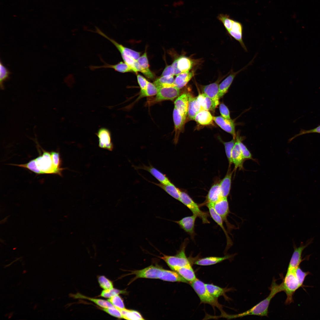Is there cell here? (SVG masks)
<instances>
[{
    "label": "cell",
    "instance_id": "cell-1",
    "mask_svg": "<svg viewBox=\"0 0 320 320\" xmlns=\"http://www.w3.org/2000/svg\"><path fill=\"white\" fill-rule=\"evenodd\" d=\"M269 289L270 292L266 298L249 310L239 314L231 316L230 318L242 317L249 315L268 317V307L272 298L277 293L283 291L281 283L279 284H277L275 279H273Z\"/></svg>",
    "mask_w": 320,
    "mask_h": 320
},
{
    "label": "cell",
    "instance_id": "cell-2",
    "mask_svg": "<svg viewBox=\"0 0 320 320\" xmlns=\"http://www.w3.org/2000/svg\"><path fill=\"white\" fill-rule=\"evenodd\" d=\"M188 240V239L184 240L181 244L180 249L175 255H168L162 254L163 256L159 257L164 260L171 269L176 267H184L190 264V261L185 253V249Z\"/></svg>",
    "mask_w": 320,
    "mask_h": 320
},
{
    "label": "cell",
    "instance_id": "cell-3",
    "mask_svg": "<svg viewBox=\"0 0 320 320\" xmlns=\"http://www.w3.org/2000/svg\"><path fill=\"white\" fill-rule=\"evenodd\" d=\"M189 284L197 295L201 303L208 304L222 310V306L218 303L217 298L210 293L205 287V284L197 279Z\"/></svg>",
    "mask_w": 320,
    "mask_h": 320
},
{
    "label": "cell",
    "instance_id": "cell-4",
    "mask_svg": "<svg viewBox=\"0 0 320 320\" xmlns=\"http://www.w3.org/2000/svg\"><path fill=\"white\" fill-rule=\"evenodd\" d=\"M295 270H287L286 274L281 283L283 291L287 295L285 304H289L293 301V295L295 292L300 287L295 273Z\"/></svg>",
    "mask_w": 320,
    "mask_h": 320
},
{
    "label": "cell",
    "instance_id": "cell-5",
    "mask_svg": "<svg viewBox=\"0 0 320 320\" xmlns=\"http://www.w3.org/2000/svg\"><path fill=\"white\" fill-rule=\"evenodd\" d=\"M37 168L41 174H56L62 176L65 169L56 168L54 165L50 152L43 151L42 154L35 159Z\"/></svg>",
    "mask_w": 320,
    "mask_h": 320
},
{
    "label": "cell",
    "instance_id": "cell-6",
    "mask_svg": "<svg viewBox=\"0 0 320 320\" xmlns=\"http://www.w3.org/2000/svg\"><path fill=\"white\" fill-rule=\"evenodd\" d=\"M192 212L193 215L199 217L204 224L209 223L208 218L209 214L207 212L202 211L199 206L186 193L180 191L179 200Z\"/></svg>",
    "mask_w": 320,
    "mask_h": 320
},
{
    "label": "cell",
    "instance_id": "cell-7",
    "mask_svg": "<svg viewBox=\"0 0 320 320\" xmlns=\"http://www.w3.org/2000/svg\"><path fill=\"white\" fill-rule=\"evenodd\" d=\"M157 89V92L153 99V103L166 100L173 101L180 95V89L175 84L163 86Z\"/></svg>",
    "mask_w": 320,
    "mask_h": 320
},
{
    "label": "cell",
    "instance_id": "cell-8",
    "mask_svg": "<svg viewBox=\"0 0 320 320\" xmlns=\"http://www.w3.org/2000/svg\"><path fill=\"white\" fill-rule=\"evenodd\" d=\"M313 240L312 238H311L305 244L301 242L299 247H297L295 244L293 243L294 252L289 262L287 270H295L301 262L305 259V258L304 259L302 258V252L305 249L312 243Z\"/></svg>",
    "mask_w": 320,
    "mask_h": 320
},
{
    "label": "cell",
    "instance_id": "cell-9",
    "mask_svg": "<svg viewBox=\"0 0 320 320\" xmlns=\"http://www.w3.org/2000/svg\"><path fill=\"white\" fill-rule=\"evenodd\" d=\"M213 207L215 212L225 222L228 228L230 229L234 228V226L231 225L227 220V217L230 212L227 197H221L214 204Z\"/></svg>",
    "mask_w": 320,
    "mask_h": 320
},
{
    "label": "cell",
    "instance_id": "cell-10",
    "mask_svg": "<svg viewBox=\"0 0 320 320\" xmlns=\"http://www.w3.org/2000/svg\"><path fill=\"white\" fill-rule=\"evenodd\" d=\"M95 31H93V32L97 33L109 41L115 46L120 53L121 55L127 56L136 60H137L140 57V52L124 47L122 44L119 43L114 39L109 37L97 27H95Z\"/></svg>",
    "mask_w": 320,
    "mask_h": 320
},
{
    "label": "cell",
    "instance_id": "cell-11",
    "mask_svg": "<svg viewBox=\"0 0 320 320\" xmlns=\"http://www.w3.org/2000/svg\"><path fill=\"white\" fill-rule=\"evenodd\" d=\"M162 269L159 266L151 265L142 270L132 271L130 274L135 275L134 280L139 278L156 279Z\"/></svg>",
    "mask_w": 320,
    "mask_h": 320
},
{
    "label": "cell",
    "instance_id": "cell-12",
    "mask_svg": "<svg viewBox=\"0 0 320 320\" xmlns=\"http://www.w3.org/2000/svg\"><path fill=\"white\" fill-rule=\"evenodd\" d=\"M96 135L98 138V146L100 148L110 151H113L114 146L112 141L111 134L108 129L105 128H100Z\"/></svg>",
    "mask_w": 320,
    "mask_h": 320
},
{
    "label": "cell",
    "instance_id": "cell-13",
    "mask_svg": "<svg viewBox=\"0 0 320 320\" xmlns=\"http://www.w3.org/2000/svg\"><path fill=\"white\" fill-rule=\"evenodd\" d=\"M197 217L193 215L185 217L178 221L173 222L177 224L185 232L188 233L192 239H194L196 235L195 232V222Z\"/></svg>",
    "mask_w": 320,
    "mask_h": 320
},
{
    "label": "cell",
    "instance_id": "cell-14",
    "mask_svg": "<svg viewBox=\"0 0 320 320\" xmlns=\"http://www.w3.org/2000/svg\"><path fill=\"white\" fill-rule=\"evenodd\" d=\"M213 120L222 129L231 134L235 138V124L234 121L231 119H228L221 116H213Z\"/></svg>",
    "mask_w": 320,
    "mask_h": 320
},
{
    "label": "cell",
    "instance_id": "cell-15",
    "mask_svg": "<svg viewBox=\"0 0 320 320\" xmlns=\"http://www.w3.org/2000/svg\"><path fill=\"white\" fill-rule=\"evenodd\" d=\"M255 57L245 66L236 72L232 71L230 74L219 85V94L220 98L222 97L228 91L234 78L240 72L244 70L251 65Z\"/></svg>",
    "mask_w": 320,
    "mask_h": 320
},
{
    "label": "cell",
    "instance_id": "cell-16",
    "mask_svg": "<svg viewBox=\"0 0 320 320\" xmlns=\"http://www.w3.org/2000/svg\"><path fill=\"white\" fill-rule=\"evenodd\" d=\"M173 117L175 131L174 141L176 144L177 142L180 133L183 128L186 117L181 114L176 108H174Z\"/></svg>",
    "mask_w": 320,
    "mask_h": 320
},
{
    "label": "cell",
    "instance_id": "cell-17",
    "mask_svg": "<svg viewBox=\"0 0 320 320\" xmlns=\"http://www.w3.org/2000/svg\"><path fill=\"white\" fill-rule=\"evenodd\" d=\"M227 32L231 36L239 43L245 51L247 52L243 41V27L241 23L234 20L231 28Z\"/></svg>",
    "mask_w": 320,
    "mask_h": 320
},
{
    "label": "cell",
    "instance_id": "cell-18",
    "mask_svg": "<svg viewBox=\"0 0 320 320\" xmlns=\"http://www.w3.org/2000/svg\"><path fill=\"white\" fill-rule=\"evenodd\" d=\"M190 94L184 93L179 95L174 101V108L182 115L187 117Z\"/></svg>",
    "mask_w": 320,
    "mask_h": 320
},
{
    "label": "cell",
    "instance_id": "cell-19",
    "mask_svg": "<svg viewBox=\"0 0 320 320\" xmlns=\"http://www.w3.org/2000/svg\"><path fill=\"white\" fill-rule=\"evenodd\" d=\"M236 142L231 153L232 163L234 165L235 169L239 168L240 170H242L244 169L243 164L245 160L242 156L236 136Z\"/></svg>",
    "mask_w": 320,
    "mask_h": 320
},
{
    "label": "cell",
    "instance_id": "cell-20",
    "mask_svg": "<svg viewBox=\"0 0 320 320\" xmlns=\"http://www.w3.org/2000/svg\"><path fill=\"white\" fill-rule=\"evenodd\" d=\"M158 279L166 281L189 283L176 271L163 269L159 273Z\"/></svg>",
    "mask_w": 320,
    "mask_h": 320
},
{
    "label": "cell",
    "instance_id": "cell-21",
    "mask_svg": "<svg viewBox=\"0 0 320 320\" xmlns=\"http://www.w3.org/2000/svg\"><path fill=\"white\" fill-rule=\"evenodd\" d=\"M218 81L203 86L202 90L203 93L205 94L215 103L217 106L219 104L220 98L219 94Z\"/></svg>",
    "mask_w": 320,
    "mask_h": 320
},
{
    "label": "cell",
    "instance_id": "cell-22",
    "mask_svg": "<svg viewBox=\"0 0 320 320\" xmlns=\"http://www.w3.org/2000/svg\"><path fill=\"white\" fill-rule=\"evenodd\" d=\"M136 169H142L149 172L161 184H167L171 182L167 176L151 165L147 166L143 165L135 167Z\"/></svg>",
    "mask_w": 320,
    "mask_h": 320
},
{
    "label": "cell",
    "instance_id": "cell-23",
    "mask_svg": "<svg viewBox=\"0 0 320 320\" xmlns=\"http://www.w3.org/2000/svg\"><path fill=\"white\" fill-rule=\"evenodd\" d=\"M103 61L104 63V65L100 66H90V69L94 70L100 68H111L113 69L116 71L121 73L134 72L132 68L124 62L121 61L116 64L111 65L105 63Z\"/></svg>",
    "mask_w": 320,
    "mask_h": 320
},
{
    "label": "cell",
    "instance_id": "cell-24",
    "mask_svg": "<svg viewBox=\"0 0 320 320\" xmlns=\"http://www.w3.org/2000/svg\"><path fill=\"white\" fill-rule=\"evenodd\" d=\"M206 206L208 208L210 215L212 218L220 226L224 233L227 239V248L231 247L232 244V242L223 225V220L221 217L215 211L213 207V205L208 204Z\"/></svg>",
    "mask_w": 320,
    "mask_h": 320
},
{
    "label": "cell",
    "instance_id": "cell-25",
    "mask_svg": "<svg viewBox=\"0 0 320 320\" xmlns=\"http://www.w3.org/2000/svg\"><path fill=\"white\" fill-rule=\"evenodd\" d=\"M172 270L177 272L189 283L197 279L191 264L183 267L175 268Z\"/></svg>",
    "mask_w": 320,
    "mask_h": 320
},
{
    "label": "cell",
    "instance_id": "cell-26",
    "mask_svg": "<svg viewBox=\"0 0 320 320\" xmlns=\"http://www.w3.org/2000/svg\"><path fill=\"white\" fill-rule=\"evenodd\" d=\"M233 256V255H227L223 257H208L201 258L196 260L194 263L195 264L202 266L210 265L221 262L225 260L230 259Z\"/></svg>",
    "mask_w": 320,
    "mask_h": 320
},
{
    "label": "cell",
    "instance_id": "cell-27",
    "mask_svg": "<svg viewBox=\"0 0 320 320\" xmlns=\"http://www.w3.org/2000/svg\"><path fill=\"white\" fill-rule=\"evenodd\" d=\"M137 61L140 66L139 71L142 73L149 79H153L154 76L149 69V65L146 51L139 58Z\"/></svg>",
    "mask_w": 320,
    "mask_h": 320
},
{
    "label": "cell",
    "instance_id": "cell-28",
    "mask_svg": "<svg viewBox=\"0 0 320 320\" xmlns=\"http://www.w3.org/2000/svg\"><path fill=\"white\" fill-rule=\"evenodd\" d=\"M233 172L229 171L219 183L221 197H227L229 195L231 186Z\"/></svg>",
    "mask_w": 320,
    "mask_h": 320
},
{
    "label": "cell",
    "instance_id": "cell-29",
    "mask_svg": "<svg viewBox=\"0 0 320 320\" xmlns=\"http://www.w3.org/2000/svg\"><path fill=\"white\" fill-rule=\"evenodd\" d=\"M203 109L197 101L196 97L190 95L189 100L187 116L191 120H194L196 114L201 110Z\"/></svg>",
    "mask_w": 320,
    "mask_h": 320
},
{
    "label": "cell",
    "instance_id": "cell-30",
    "mask_svg": "<svg viewBox=\"0 0 320 320\" xmlns=\"http://www.w3.org/2000/svg\"><path fill=\"white\" fill-rule=\"evenodd\" d=\"M197 101L203 109L214 112L217 106L215 102L204 93L199 94L196 97Z\"/></svg>",
    "mask_w": 320,
    "mask_h": 320
},
{
    "label": "cell",
    "instance_id": "cell-31",
    "mask_svg": "<svg viewBox=\"0 0 320 320\" xmlns=\"http://www.w3.org/2000/svg\"><path fill=\"white\" fill-rule=\"evenodd\" d=\"M221 197L219 184L216 183L213 185L207 196L205 205L207 204L214 205Z\"/></svg>",
    "mask_w": 320,
    "mask_h": 320
},
{
    "label": "cell",
    "instance_id": "cell-32",
    "mask_svg": "<svg viewBox=\"0 0 320 320\" xmlns=\"http://www.w3.org/2000/svg\"><path fill=\"white\" fill-rule=\"evenodd\" d=\"M213 117L209 111L202 109L196 114L194 120L200 125H207L212 122Z\"/></svg>",
    "mask_w": 320,
    "mask_h": 320
},
{
    "label": "cell",
    "instance_id": "cell-33",
    "mask_svg": "<svg viewBox=\"0 0 320 320\" xmlns=\"http://www.w3.org/2000/svg\"><path fill=\"white\" fill-rule=\"evenodd\" d=\"M194 76L193 71L183 72L177 75L175 79L174 84L179 89L188 83Z\"/></svg>",
    "mask_w": 320,
    "mask_h": 320
},
{
    "label": "cell",
    "instance_id": "cell-34",
    "mask_svg": "<svg viewBox=\"0 0 320 320\" xmlns=\"http://www.w3.org/2000/svg\"><path fill=\"white\" fill-rule=\"evenodd\" d=\"M72 296L75 298L88 300L94 303L97 306L102 308H107L115 307L108 300L87 297L79 293L73 295Z\"/></svg>",
    "mask_w": 320,
    "mask_h": 320
},
{
    "label": "cell",
    "instance_id": "cell-35",
    "mask_svg": "<svg viewBox=\"0 0 320 320\" xmlns=\"http://www.w3.org/2000/svg\"><path fill=\"white\" fill-rule=\"evenodd\" d=\"M159 186L172 197L179 201L180 190L171 182L167 184L153 183Z\"/></svg>",
    "mask_w": 320,
    "mask_h": 320
},
{
    "label": "cell",
    "instance_id": "cell-36",
    "mask_svg": "<svg viewBox=\"0 0 320 320\" xmlns=\"http://www.w3.org/2000/svg\"><path fill=\"white\" fill-rule=\"evenodd\" d=\"M205 287L210 293L214 297L217 298L219 297L223 296L225 298L228 299L225 295V293L229 291L230 289L223 288L212 284H205Z\"/></svg>",
    "mask_w": 320,
    "mask_h": 320
},
{
    "label": "cell",
    "instance_id": "cell-37",
    "mask_svg": "<svg viewBox=\"0 0 320 320\" xmlns=\"http://www.w3.org/2000/svg\"><path fill=\"white\" fill-rule=\"evenodd\" d=\"M177 59V67L181 73L189 71L194 64L192 60L187 57L181 56Z\"/></svg>",
    "mask_w": 320,
    "mask_h": 320
},
{
    "label": "cell",
    "instance_id": "cell-38",
    "mask_svg": "<svg viewBox=\"0 0 320 320\" xmlns=\"http://www.w3.org/2000/svg\"><path fill=\"white\" fill-rule=\"evenodd\" d=\"M119 310L121 313L123 319L129 320L144 319L141 314L137 311L127 309L125 308Z\"/></svg>",
    "mask_w": 320,
    "mask_h": 320
},
{
    "label": "cell",
    "instance_id": "cell-39",
    "mask_svg": "<svg viewBox=\"0 0 320 320\" xmlns=\"http://www.w3.org/2000/svg\"><path fill=\"white\" fill-rule=\"evenodd\" d=\"M174 81L173 76H161L155 80L153 84L157 88L164 85L174 84Z\"/></svg>",
    "mask_w": 320,
    "mask_h": 320
},
{
    "label": "cell",
    "instance_id": "cell-40",
    "mask_svg": "<svg viewBox=\"0 0 320 320\" xmlns=\"http://www.w3.org/2000/svg\"><path fill=\"white\" fill-rule=\"evenodd\" d=\"M157 91V89L153 83L148 81L146 89L143 91H140L138 98L140 99L144 97H150L156 95Z\"/></svg>",
    "mask_w": 320,
    "mask_h": 320
},
{
    "label": "cell",
    "instance_id": "cell-41",
    "mask_svg": "<svg viewBox=\"0 0 320 320\" xmlns=\"http://www.w3.org/2000/svg\"><path fill=\"white\" fill-rule=\"evenodd\" d=\"M125 291L124 290H120L113 288L104 289L102 291L99 296L103 297L109 298L120 294L125 293Z\"/></svg>",
    "mask_w": 320,
    "mask_h": 320
},
{
    "label": "cell",
    "instance_id": "cell-42",
    "mask_svg": "<svg viewBox=\"0 0 320 320\" xmlns=\"http://www.w3.org/2000/svg\"><path fill=\"white\" fill-rule=\"evenodd\" d=\"M236 141V138H233L231 141L228 142H223L225 146V152L228 159L229 165L232 163L231 153L232 149Z\"/></svg>",
    "mask_w": 320,
    "mask_h": 320
},
{
    "label": "cell",
    "instance_id": "cell-43",
    "mask_svg": "<svg viewBox=\"0 0 320 320\" xmlns=\"http://www.w3.org/2000/svg\"><path fill=\"white\" fill-rule=\"evenodd\" d=\"M11 165L25 168L31 170L36 174H41V172L38 169L36 165L35 159H32L28 163L25 164H11Z\"/></svg>",
    "mask_w": 320,
    "mask_h": 320
},
{
    "label": "cell",
    "instance_id": "cell-44",
    "mask_svg": "<svg viewBox=\"0 0 320 320\" xmlns=\"http://www.w3.org/2000/svg\"><path fill=\"white\" fill-rule=\"evenodd\" d=\"M217 19L222 23L227 31L231 29L234 20L231 18L229 15L220 14L217 16Z\"/></svg>",
    "mask_w": 320,
    "mask_h": 320
},
{
    "label": "cell",
    "instance_id": "cell-45",
    "mask_svg": "<svg viewBox=\"0 0 320 320\" xmlns=\"http://www.w3.org/2000/svg\"><path fill=\"white\" fill-rule=\"evenodd\" d=\"M97 280L100 287L103 289H111L113 288L112 281L104 276L98 277Z\"/></svg>",
    "mask_w": 320,
    "mask_h": 320
},
{
    "label": "cell",
    "instance_id": "cell-46",
    "mask_svg": "<svg viewBox=\"0 0 320 320\" xmlns=\"http://www.w3.org/2000/svg\"><path fill=\"white\" fill-rule=\"evenodd\" d=\"M236 136L238 139L239 144L244 159H250L254 160L250 151L246 146L242 142V140L241 137L238 136Z\"/></svg>",
    "mask_w": 320,
    "mask_h": 320
},
{
    "label": "cell",
    "instance_id": "cell-47",
    "mask_svg": "<svg viewBox=\"0 0 320 320\" xmlns=\"http://www.w3.org/2000/svg\"><path fill=\"white\" fill-rule=\"evenodd\" d=\"M10 72L8 69L3 65L1 62L0 63V84L1 88H4V82L9 78Z\"/></svg>",
    "mask_w": 320,
    "mask_h": 320
},
{
    "label": "cell",
    "instance_id": "cell-48",
    "mask_svg": "<svg viewBox=\"0 0 320 320\" xmlns=\"http://www.w3.org/2000/svg\"><path fill=\"white\" fill-rule=\"evenodd\" d=\"M108 300L115 307L119 309L125 308L123 300L119 295L109 298Z\"/></svg>",
    "mask_w": 320,
    "mask_h": 320
},
{
    "label": "cell",
    "instance_id": "cell-49",
    "mask_svg": "<svg viewBox=\"0 0 320 320\" xmlns=\"http://www.w3.org/2000/svg\"><path fill=\"white\" fill-rule=\"evenodd\" d=\"M52 161L55 167L59 169H65L61 167L62 160L58 152L52 151L50 152Z\"/></svg>",
    "mask_w": 320,
    "mask_h": 320
},
{
    "label": "cell",
    "instance_id": "cell-50",
    "mask_svg": "<svg viewBox=\"0 0 320 320\" xmlns=\"http://www.w3.org/2000/svg\"><path fill=\"white\" fill-rule=\"evenodd\" d=\"M295 273L299 284L300 287H302L303 286V283L305 277L310 273V272L303 271L299 266L295 270Z\"/></svg>",
    "mask_w": 320,
    "mask_h": 320
},
{
    "label": "cell",
    "instance_id": "cell-51",
    "mask_svg": "<svg viewBox=\"0 0 320 320\" xmlns=\"http://www.w3.org/2000/svg\"><path fill=\"white\" fill-rule=\"evenodd\" d=\"M101 309L103 311L113 316L118 318H122L120 310L115 307L107 308H101Z\"/></svg>",
    "mask_w": 320,
    "mask_h": 320
},
{
    "label": "cell",
    "instance_id": "cell-52",
    "mask_svg": "<svg viewBox=\"0 0 320 320\" xmlns=\"http://www.w3.org/2000/svg\"><path fill=\"white\" fill-rule=\"evenodd\" d=\"M315 133H320V125L314 129L310 130H306L301 129L298 134L291 138L289 140L291 141L295 138L303 135Z\"/></svg>",
    "mask_w": 320,
    "mask_h": 320
},
{
    "label": "cell",
    "instance_id": "cell-53",
    "mask_svg": "<svg viewBox=\"0 0 320 320\" xmlns=\"http://www.w3.org/2000/svg\"><path fill=\"white\" fill-rule=\"evenodd\" d=\"M121 56L124 62L132 68L134 72L137 74V71L135 67V63L136 60L124 55H121Z\"/></svg>",
    "mask_w": 320,
    "mask_h": 320
},
{
    "label": "cell",
    "instance_id": "cell-54",
    "mask_svg": "<svg viewBox=\"0 0 320 320\" xmlns=\"http://www.w3.org/2000/svg\"><path fill=\"white\" fill-rule=\"evenodd\" d=\"M137 79L138 84L140 88V91H144L147 88L148 81L144 77L140 74L137 75Z\"/></svg>",
    "mask_w": 320,
    "mask_h": 320
},
{
    "label": "cell",
    "instance_id": "cell-55",
    "mask_svg": "<svg viewBox=\"0 0 320 320\" xmlns=\"http://www.w3.org/2000/svg\"><path fill=\"white\" fill-rule=\"evenodd\" d=\"M219 110L221 116L227 119H231L229 109L224 103L220 105Z\"/></svg>",
    "mask_w": 320,
    "mask_h": 320
},
{
    "label": "cell",
    "instance_id": "cell-56",
    "mask_svg": "<svg viewBox=\"0 0 320 320\" xmlns=\"http://www.w3.org/2000/svg\"><path fill=\"white\" fill-rule=\"evenodd\" d=\"M174 75H175L174 70L171 65L166 67L163 71L161 76H174Z\"/></svg>",
    "mask_w": 320,
    "mask_h": 320
},
{
    "label": "cell",
    "instance_id": "cell-57",
    "mask_svg": "<svg viewBox=\"0 0 320 320\" xmlns=\"http://www.w3.org/2000/svg\"><path fill=\"white\" fill-rule=\"evenodd\" d=\"M172 65L173 67L174 70L175 75L177 76L181 73L177 67V59L174 61L173 62L172 64Z\"/></svg>",
    "mask_w": 320,
    "mask_h": 320
}]
</instances>
